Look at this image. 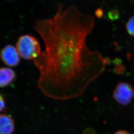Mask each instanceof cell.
Segmentation results:
<instances>
[{
	"label": "cell",
	"mask_w": 134,
	"mask_h": 134,
	"mask_svg": "<svg viewBox=\"0 0 134 134\" xmlns=\"http://www.w3.org/2000/svg\"><path fill=\"white\" fill-rule=\"evenodd\" d=\"M94 26L92 16L61 4L52 18L34 23L45 50L33 62L39 73L38 88L47 97L63 101L78 97L104 72L107 59L86 44Z\"/></svg>",
	"instance_id": "6da1fadb"
},
{
	"label": "cell",
	"mask_w": 134,
	"mask_h": 134,
	"mask_svg": "<svg viewBox=\"0 0 134 134\" xmlns=\"http://www.w3.org/2000/svg\"><path fill=\"white\" fill-rule=\"evenodd\" d=\"M16 48L20 57L26 60H34L41 53L38 40L29 34L21 36L17 41Z\"/></svg>",
	"instance_id": "7a4b0ae2"
},
{
	"label": "cell",
	"mask_w": 134,
	"mask_h": 134,
	"mask_svg": "<svg viewBox=\"0 0 134 134\" xmlns=\"http://www.w3.org/2000/svg\"><path fill=\"white\" fill-rule=\"evenodd\" d=\"M113 97L120 105H129L134 98V89L130 84L120 82L113 92Z\"/></svg>",
	"instance_id": "3957f363"
},
{
	"label": "cell",
	"mask_w": 134,
	"mask_h": 134,
	"mask_svg": "<svg viewBox=\"0 0 134 134\" xmlns=\"http://www.w3.org/2000/svg\"><path fill=\"white\" fill-rule=\"evenodd\" d=\"M20 57L16 48L12 45H7L1 50V60L5 65L9 67L17 66L20 62Z\"/></svg>",
	"instance_id": "277c9868"
},
{
	"label": "cell",
	"mask_w": 134,
	"mask_h": 134,
	"mask_svg": "<svg viewBox=\"0 0 134 134\" xmlns=\"http://www.w3.org/2000/svg\"><path fill=\"white\" fill-rule=\"evenodd\" d=\"M15 129L14 122L12 116L7 114L0 115V134H12Z\"/></svg>",
	"instance_id": "5b68a950"
},
{
	"label": "cell",
	"mask_w": 134,
	"mask_h": 134,
	"mask_svg": "<svg viewBox=\"0 0 134 134\" xmlns=\"http://www.w3.org/2000/svg\"><path fill=\"white\" fill-rule=\"evenodd\" d=\"M16 75L13 69L1 68L0 69V86L1 88L10 85L15 80Z\"/></svg>",
	"instance_id": "8992f818"
},
{
	"label": "cell",
	"mask_w": 134,
	"mask_h": 134,
	"mask_svg": "<svg viewBox=\"0 0 134 134\" xmlns=\"http://www.w3.org/2000/svg\"><path fill=\"white\" fill-rule=\"evenodd\" d=\"M125 28L128 34L134 37V16L129 18L125 25Z\"/></svg>",
	"instance_id": "52a82bcc"
},
{
	"label": "cell",
	"mask_w": 134,
	"mask_h": 134,
	"mask_svg": "<svg viewBox=\"0 0 134 134\" xmlns=\"http://www.w3.org/2000/svg\"><path fill=\"white\" fill-rule=\"evenodd\" d=\"M108 15L109 19L111 20H115L119 18V12L117 10H113L109 12Z\"/></svg>",
	"instance_id": "ba28073f"
},
{
	"label": "cell",
	"mask_w": 134,
	"mask_h": 134,
	"mask_svg": "<svg viewBox=\"0 0 134 134\" xmlns=\"http://www.w3.org/2000/svg\"><path fill=\"white\" fill-rule=\"evenodd\" d=\"M6 109V105H5V101L4 98L3 97L2 95H0V111L1 112L5 111Z\"/></svg>",
	"instance_id": "9c48e42d"
},
{
	"label": "cell",
	"mask_w": 134,
	"mask_h": 134,
	"mask_svg": "<svg viewBox=\"0 0 134 134\" xmlns=\"http://www.w3.org/2000/svg\"><path fill=\"white\" fill-rule=\"evenodd\" d=\"M95 14H96V16L98 18H101L102 17L103 15V12L101 9L99 8V9L96 10Z\"/></svg>",
	"instance_id": "30bf717a"
},
{
	"label": "cell",
	"mask_w": 134,
	"mask_h": 134,
	"mask_svg": "<svg viewBox=\"0 0 134 134\" xmlns=\"http://www.w3.org/2000/svg\"><path fill=\"white\" fill-rule=\"evenodd\" d=\"M114 134H130L129 132L125 130H119L117 131Z\"/></svg>",
	"instance_id": "8fae6325"
},
{
	"label": "cell",
	"mask_w": 134,
	"mask_h": 134,
	"mask_svg": "<svg viewBox=\"0 0 134 134\" xmlns=\"http://www.w3.org/2000/svg\"><path fill=\"white\" fill-rule=\"evenodd\" d=\"M8 1H10V0H8Z\"/></svg>",
	"instance_id": "7c38bea8"
},
{
	"label": "cell",
	"mask_w": 134,
	"mask_h": 134,
	"mask_svg": "<svg viewBox=\"0 0 134 134\" xmlns=\"http://www.w3.org/2000/svg\"><path fill=\"white\" fill-rule=\"evenodd\" d=\"M133 134H134V133H133Z\"/></svg>",
	"instance_id": "4fadbf2b"
}]
</instances>
